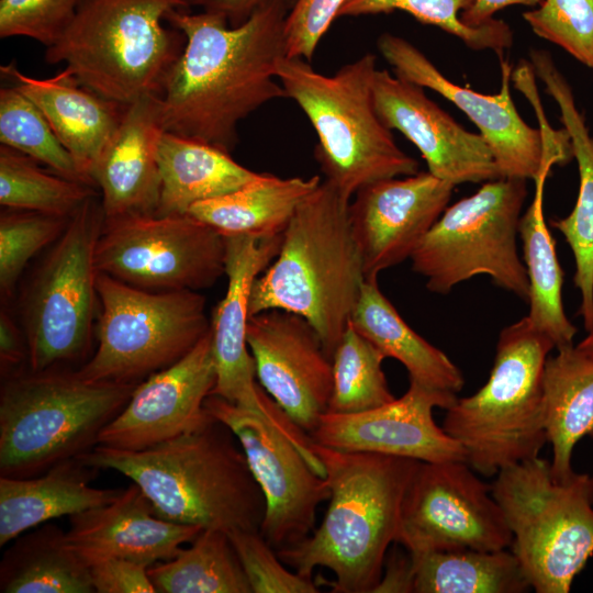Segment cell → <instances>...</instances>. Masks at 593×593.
I'll list each match as a JSON object with an SVG mask.
<instances>
[{
	"label": "cell",
	"mask_w": 593,
	"mask_h": 593,
	"mask_svg": "<svg viewBox=\"0 0 593 593\" xmlns=\"http://www.w3.org/2000/svg\"><path fill=\"white\" fill-rule=\"evenodd\" d=\"M289 12L273 4L238 26L217 13L168 12L166 21L186 42L160 96L164 130L231 154L239 122L267 102L287 98L276 69L287 56Z\"/></svg>",
	"instance_id": "obj_1"
},
{
	"label": "cell",
	"mask_w": 593,
	"mask_h": 593,
	"mask_svg": "<svg viewBox=\"0 0 593 593\" xmlns=\"http://www.w3.org/2000/svg\"><path fill=\"white\" fill-rule=\"evenodd\" d=\"M80 458L128 478L164 519L226 534L260 532L264 494L236 436L212 415L199 427L146 449L97 445Z\"/></svg>",
	"instance_id": "obj_2"
},
{
	"label": "cell",
	"mask_w": 593,
	"mask_h": 593,
	"mask_svg": "<svg viewBox=\"0 0 593 593\" xmlns=\"http://www.w3.org/2000/svg\"><path fill=\"white\" fill-rule=\"evenodd\" d=\"M313 449L331 490L326 513L307 538L277 553L309 578L317 567L331 570L334 593H372L396 542L403 499L421 461L316 443Z\"/></svg>",
	"instance_id": "obj_3"
},
{
	"label": "cell",
	"mask_w": 593,
	"mask_h": 593,
	"mask_svg": "<svg viewBox=\"0 0 593 593\" xmlns=\"http://www.w3.org/2000/svg\"><path fill=\"white\" fill-rule=\"evenodd\" d=\"M350 200L324 180L296 209L279 251L254 280L249 316L279 309L306 318L332 357L366 280Z\"/></svg>",
	"instance_id": "obj_4"
},
{
	"label": "cell",
	"mask_w": 593,
	"mask_h": 593,
	"mask_svg": "<svg viewBox=\"0 0 593 593\" xmlns=\"http://www.w3.org/2000/svg\"><path fill=\"white\" fill-rule=\"evenodd\" d=\"M377 57L367 53L334 75L317 72L307 60L282 57L276 77L314 127V157L325 180L351 199L361 188L418 172L378 115L372 94Z\"/></svg>",
	"instance_id": "obj_5"
},
{
	"label": "cell",
	"mask_w": 593,
	"mask_h": 593,
	"mask_svg": "<svg viewBox=\"0 0 593 593\" xmlns=\"http://www.w3.org/2000/svg\"><path fill=\"white\" fill-rule=\"evenodd\" d=\"M0 391V474L29 478L98 445L137 384L88 381L76 371L19 370Z\"/></svg>",
	"instance_id": "obj_6"
},
{
	"label": "cell",
	"mask_w": 593,
	"mask_h": 593,
	"mask_svg": "<svg viewBox=\"0 0 593 593\" xmlns=\"http://www.w3.org/2000/svg\"><path fill=\"white\" fill-rule=\"evenodd\" d=\"M187 8L186 0H83L45 60L65 64L81 85L121 104L161 96L186 42L163 21Z\"/></svg>",
	"instance_id": "obj_7"
},
{
	"label": "cell",
	"mask_w": 593,
	"mask_h": 593,
	"mask_svg": "<svg viewBox=\"0 0 593 593\" xmlns=\"http://www.w3.org/2000/svg\"><path fill=\"white\" fill-rule=\"evenodd\" d=\"M553 348L527 316L504 327L485 384L446 410L441 427L461 445L477 473L496 475L538 457L548 441L544 371Z\"/></svg>",
	"instance_id": "obj_8"
},
{
	"label": "cell",
	"mask_w": 593,
	"mask_h": 593,
	"mask_svg": "<svg viewBox=\"0 0 593 593\" xmlns=\"http://www.w3.org/2000/svg\"><path fill=\"white\" fill-rule=\"evenodd\" d=\"M491 491L513 536L512 552L537 593H568L593 556L590 475L553 477L539 456L501 470Z\"/></svg>",
	"instance_id": "obj_9"
},
{
	"label": "cell",
	"mask_w": 593,
	"mask_h": 593,
	"mask_svg": "<svg viewBox=\"0 0 593 593\" xmlns=\"http://www.w3.org/2000/svg\"><path fill=\"white\" fill-rule=\"evenodd\" d=\"M98 346L77 370L88 381L138 384L184 357L209 333L198 291H149L99 272Z\"/></svg>",
	"instance_id": "obj_10"
},
{
	"label": "cell",
	"mask_w": 593,
	"mask_h": 593,
	"mask_svg": "<svg viewBox=\"0 0 593 593\" xmlns=\"http://www.w3.org/2000/svg\"><path fill=\"white\" fill-rule=\"evenodd\" d=\"M526 195V180L497 178L447 206L412 254L413 271L435 293L447 294L460 282L488 275L528 301L527 271L516 247Z\"/></svg>",
	"instance_id": "obj_11"
},
{
	"label": "cell",
	"mask_w": 593,
	"mask_h": 593,
	"mask_svg": "<svg viewBox=\"0 0 593 593\" xmlns=\"http://www.w3.org/2000/svg\"><path fill=\"white\" fill-rule=\"evenodd\" d=\"M104 224L101 203L88 199L34 273L23 302L31 371L78 361L90 348L97 305L96 247Z\"/></svg>",
	"instance_id": "obj_12"
},
{
	"label": "cell",
	"mask_w": 593,
	"mask_h": 593,
	"mask_svg": "<svg viewBox=\"0 0 593 593\" xmlns=\"http://www.w3.org/2000/svg\"><path fill=\"white\" fill-rule=\"evenodd\" d=\"M99 272L149 291H199L225 275L224 236L190 214L104 220Z\"/></svg>",
	"instance_id": "obj_13"
},
{
	"label": "cell",
	"mask_w": 593,
	"mask_h": 593,
	"mask_svg": "<svg viewBox=\"0 0 593 593\" xmlns=\"http://www.w3.org/2000/svg\"><path fill=\"white\" fill-rule=\"evenodd\" d=\"M491 484L463 460L421 461L403 499L395 544L409 552L512 546Z\"/></svg>",
	"instance_id": "obj_14"
},
{
	"label": "cell",
	"mask_w": 593,
	"mask_h": 593,
	"mask_svg": "<svg viewBox=\"0 0 593 593\" xmlns=\"http://www.w3.org/2000/svg\"><path fill=\"white\" fill-rule=\"evenodd\" d=\"M206 412L231 428L265 499L260 534L277 551L294 546L315 529L318 506L331 490L296 446L262 417L210 394Z\"/></svg>",
	"instance_id": "obj_15"
},
{
	"label": "cell",
	"mask_w": 593,
	"mask_h": 593,
	"mask_svg": "<svg viewBox=\"0 0 593 593\" xmlns=\"http://www.w3.org/2000/svg\"><path fill=\"white\" fill-rule=\"evenodd\" d=\"M282 235L259 238L247 235L224 236L227 289L211 320L219 395L262 417L284 434L299 449L309 444V435L255 381V365L247 345L249 294L254 280L279 251Z\"/></svg>",
	"instance_id": "obj_16"
},
{
	"label": "cell",
	"mask_w": 593,
	"mask_h": 593,
	"mask_svg": "<svg viewBox=\"0 0 593 593\" xmlns=\"http://www.w3.org/2000/svg\"><path fill=\"white\" fill-rule=\"evenodd\" d=\"M377 46L396 76L437 92L470 119L490 146L501 178L536 179L544 158L542 133L528 125L514 105L508 60L500 56V91L483 94L449 80L423 52L401 36L383 33Z\"/></svg>",
	"instance_id": "obj_17"
},
{
	"label": "cell",
	"mask_w": 593,
	"mask_h": 593,
	"mask_svg": "<svg viewBox=\"0 0 593 593\" xmlns=\"http://www.w3.org/2000/svg\"><path fill=\"white\" fill-rule=\"evenodd\" d=\"M246 338L261 388L311 436L333 388L332 357L317 331L296 313L270 309L249 316Z\"/></svg>",
	"instance_id": "obj_18"
},
{
	"label": "cell",
	"mask_w": 593,
	"mask_h": 593,
	"mask_svg": "<svg viewBox=\"0 0 593 593\" xmlns=\"http://www.w3.org/2000/svg\"><path fill=\"white\" fill-rule=\"evenodd\" d=\"M458 396L410 381L399 399L353 414L324 413L311 433L314 443L340 451L372 452L423 462L466 461L461 445L439 427L433 410H447Z\"/></svg>",
	"instance_id": "obj_19"
},
{
	"label": "cell",
	"mask_w": 593,
	"mask_h": 593,
	"mask_svg": "<svg viewBox=\"0 0 593 593\" xmlns=\"http://www.w3.org/2000/svg\"><path fill=\"white\" fill-rule=\"evenodd\" d=\"M216 384L209 333L184 357L138 383L122 411L101 430L98 445L142 450L202 425Z\"/></svg>",
	"instance_id": "obj_20"
},
{
	"label": "cell",
	"mask_w": 593,
	"mask_h": 593,
	"mask_svg": "<svg viewBox=\"0 0 593 593\" xmlns=\"http://www.w3.org/2000/svg\"><path fill=\"white\" fill-rule=\"evenodd\" d=\"M455 187L418 171L370 183L355 194L348 213L366 279H377L411 258L447 208Z\"/></svg>",
	"instance_id": "obj_21"
},
{
	"label": "cell",
	"mask_w": 593,
	"mask_h": 593,
	"mask_svg": "<svg viewBox=\"0 0 593 593\" xmlns=\"http://www.w3.org/2000/svg\"><path fill=\"white\" fill-rule=\"evenodd\" d=\"M372 94L384 125L402 133L419 150L435 177L455 186L501 178L485 139L465 130L423 87L377 69Z\"/></svg>",
	"instance_id": "obj_22"
},
{
	"label": "cell",
	"mask_w": 593,
	"mask_h": 593,
	"mask_svg": "<svg viewBox=\"0 0 593 593\" xmlns=\"http://www.w3.org/2000/svg\"><path fill=\"white\" fill-rule=\"evenodd\" d=\"M69 546L89 566L122 558L150 567L174 558L203 528L159 517L134 482L118 499L69 516Z\"/></svg>",
	"instance_id": "obj_23"
},
{
	"label": "cell",
	"mask_w": 593,
	"mask_h": 593,
	"mask_svg": "<svg viewBox=\"0 0 593 593\" xmlns=\"http://www.w3.org/2000/svg\"><path fill=\"white\" fill-rule=\"evenodd\" d=\"M165 132L160 96L126 105L121 123L91 174L104 220L156 214L161 188L157 146Z\"/></svg>",
	"instance_id": "obj_24"
},
{
	"label": "cell",
	"mask_w": 593,
	"mask_h": 593,
	"mask_svg": "<svg viewBox=\"0 0 593 593\" xmlns=\"http://www.w3.org/2000/svg\"><path fill=\"white\" fill-rule=\"evenodd\" d=\"M0 70L41 109L80 174L94 186L91 174L126 105L93 92L66 68L45 79L24 75L13 63L2 65Z\"/></svg>",
	"instance_id": "obj_25"
},
{
	"label": "cell",
	"mask_w": 593,
	"mask_h": 593,
	"mask_svg": "<svg viewBox=\"0 0 593 593\" xmlns=\"http://www.w3.org/2000/svg\"><path fill=\"white\" fill-rule=\"evenodd\" d=\"M530 66L555 100L560 111V121L567 130L579 168L580 187L572 212L556 219L551 225L566 238L575 259L574 284L581 293L579 313L584 327L593 326V137L578 109L572 89L557 68L551 55L544 49H532Z\"/></svg>",
	"instance_id": "obj_26"
},
{
	"label": "cell",
	"mask_w": 593,
	"mask_h": 593,
	"mask_svg": "<svg viewBox=\"0 0 593 593\" xmlns=\"http://www.w3.org/2000/svg\"><path fill=\"white\" fill-rule=\"evenodd\" d=\"M98 471L76 457L35 477L0 475V547L52 519L71 516L118 499L124 489L90 485Z\"/></svg>",
	"instance_id": "obj_27"
},
{
	"label": "cell",
	"mask_w": 593,
	"mask_h": 593,
	"mask_svg": "<svg viewBox=\"0 0 593 593\" xmlns=\"http://www.w3.org/2000/svg\"><path fill=\"white\" fill-rule=\"evenodd\" d=\"M349 323L385 358L400 361L410 381L454 396L463 388L459 368L407 325L381 292L377 279L363 281Z\"/></svg>",
	"instance_id": "obj_28"
},
{
	"label": "cell",
	"mask_w": 593,
	"mask_h": 593,
	"mask_svg": "<svg viewBox=\"0 0 593 593\" xmlns=\"http://www.w3.org/2000/svg\"><path fill=\"white\" fill-rule=\"evenodd\" d=\"M157 161L161 188L156 215L187 214L193 204L233 192L260 174L230 153L167 131L158 142Z\"/></svg>",
	"instance_id": "obj_29"
},
{
	"label": "cell",
	"mask_w": 593,
	"mask_h": 593,
	"mask_svg": "<svg viewBox=\"0 0 593 593\" xmlns=\"http://www.w3.org/2000/svg\"><path fill=\"white\" fill-rule=\"evenodd\" d=\"M321 182L320 176L280 178L260 172L233 192L193 204L188 214L223 236L276 237Z\"/></svg>",
	"instance_id": "obj_30"
},
{
	"label": "cell",
	"mask_w": 593,
	"mask_h": 593,
	"mask_svg": "<svg viewBox=\"0 0 593 593\" xmlns=\"http://www.w3.org/2000/svg\"><path fill=\"white\" fill-rule=\"evenodd\" d=\"M544 414L552 447L551 471L556 479L566 480L574 472L575 444L584 436L593 438V359L573 345L546 360Z\"/></svg>",
	"instance_id": "obj_31"
},
{
	"label": "cell",
	"mask_w": 593,
	"mask_h": 593,
	"mask_svg": "<svg viewBox=\"0 0 593 593\" xmlns=\"http://www.w3.org/2000/svg\"><path fill=\"white\" fill-rule=\"evenodd\" d=\"M552 166L555 165L551 161H542L539 175L535 179V195L521 216L518 234L523 243L524 265L529 282L527 317L558 350L573 345L577 328L563 309V271L544 214L545 183Z\"/></svg>",
	"instance_id": "obj_32"
},
{
	"label": "cell",
	"mask_w": 593,
	"mask_h": 593,
	"mask_svg": "<svg viewBox=\"0 0 593 593\" xmlns=\"http://www.w3.org/2000/svg\"><path fill=\"white\" fill-rule=\"evenodd\" d=\"M1 593H94L88 564L66 532L44 523L21 534L0 561Z\"/></svg>",
	"instance_id": "obj_33"
},
{
	"label": "cell",
	"mask_w": 593,
	"mask_h": 593,
	"mask_svg": "<svg viewBox=\"0 0 593 593\" xmlns=\"http://www.w3.org/2000/svg\"><path fill=\"white\" fill-rule=\"evenodd\" d=\"M409 553L413 593H523L532 589L512 550Z\"/></svg>",
	"instance_id": "obj_34"
},
{
	"label": "cell",
	"mask_w": 593,
	"mask_h": 593,
	"mask_svg": "<svg viewBox=\"0 0 593 593\" xmlns=\"http://www.w3.org/2000/svg\"><path fill=\"white\" fill-rule=\"evenodd\" d=\"M187 549L148 567L159 593H253L228 535L203 529Z\"/></svg>",
	"instance_id": "obj_35"
},
{
	"label": "cell",
	"mask_w": 593,
	"mask_h": 593,
	"mask_svg": "<svg viewBox=\"0 0 593 593\" xmlns=\"http://www.w3.org/2000/svg\"><path fill=\"white\" fill-rule=\"evenodd\" d=\"M27 155L0 145V203L7 209L69 219L88 199L92 186L51 174Z\"/></svg>",
	"instance_id": "obj_36"
},
{
	"label": "cell",
	"mask_w": 593,
	"mask_h": 593,
	"mask_svg": "<svg viewBox=\"0 0 593 593\" xmlns=\"http://www.w3.org/2000/svg\"><path fill=\"white\" fill-rule=\"evenodd\" d=\"M385 356L348 323L333 356V388L327 412L353 414L395 398L382 369Z\"/></svg>",
	"instance_id": "obj_37"
},
{
	"label": "cell",
	"mask_w": 593,
	"mask_h": 593,
	"mask_svg": "<svg viewBox=\"0 0 593 593\" xmlns=\"http://www.w3.org/2000/svg\"><path fill=\"white\" fill-rule=\"evenodd\" d=\"M474 0H346L338 18L360 16L402 11L417 21L439 27L474 51L491 49L499 57L513 44L510 25L494 19L481 26L463 23L461 14Z\"/></svg>",
	"instance_id": "obj_38"
},
{
	"label": "cell",
	"mask_w": 593,
	"mask_h": 593,
	"mask_svg": "<svg viewBox=\"0 0 593 593\" xmlns=\"http://www.w3.org/2000/svg\"><path fill=\"white\" fill-rule=\"evenodd\" d=\"M0 142L65 178L91 186L41 109L15 86L0 89Z\"/></svg>",
	"instance_id": "obj_39"
},
{
	"label": "cell",
	"mask_w": 593,
	"mask_h": 593,
	"mask_svg": "<svg viewBox=\"0 0 593 593\" xmlns=\"http://www.w3.org/2000/svg\"><path fill=\"white\" fill-rule=\"evenodd\" d=\"M67 217L34 211L5 209L0 215V288L10 295L29 260L56 242Z\"/></svg>",
	"instance_id": "obj_40"
},
{
	"label": "cell",
	"mask_w": 593,
	"mask_h": 593,
	"mask_svg": "<svg viewBox=\"0 0 593 593\" xmlns=\"http://www.w3.org/2000/svg\"><path fill=\"white\" fill-rule=\"evenodd\" d=\"M523 18L537 36L593 69V0H542Z\"/></svg>",
	"instance_id": "obj_41"
},
{
	"label": "cell",
	"mask_w": 593,
	"mask_h": 593,
	"mask_svg": "<svg viewBox=\"0 0 593 593\" xmlns=\"http://www.w3.org/2000/svg\"><path fill=\"white\" fill-rule=\"evenodd\" d=\"M253 593H317L313 578L287 569L260 532L227 534Z\"/></svg>",
	"instance_id": "obj_42"
},
{
	"label": "cell",
	"mask_w": 593,
	"mask_h": 593,
	"mask_svg": "<svg viewBox=\"0 0 593 593\" xmlns=\"http://www.w3.org/2000/svg\"><path fill=\"white\" fill-rule=\"evenodd\" d=\"M83 0H0V37L24 36L53 46Z\"/></svg>",
	"instance_id": "obj_43"
},
{
	"label": "cell",
	"mask_w": 593,
	"mask_h": 593,
	"mask_svg": "<svg viewBox=\"0 0 593 593\" xmlns=\"http://www.w3.org/2000/svg\"><path fill=\"white\" fill-rule=\"evenodd\" d=\"M345 1L296 0L284 23L287 56L310 61Z\"/></svg>",
	"instance_id": "obj_44"
},
{
	"label": "cell",
	"mask_w": 593,
	"mask_h": 593,
	"mask_svg": "<svg viewBox=\"0 0 593 593\" xmlns=\"http://www.w3.org/2000/svg\"><path fill=\"white\" fill-rule=\"evenodd\" d=\"M88 567L96 593H156L147 572L148 567L143 563L107 558Z\"/></svg>",
	"instance_id": "obj_45"
},
{
	"label": "cell",
	"mask_w": 593,
	"mask_h": 593,
	"mask_svg": "<svg viewBox=\"0 0 593 593\" xmlns=\"http://www.w3.org/2000/svg\"><path fill=\"white\" fill-rule=\"evenodd\" d=\"M296 0H186L187 7L223 15L231 26H238L256 12L273 5L284 4L290 10Z\"/></svg>",
	"instance_id": "obj_46"
},
{
	"label": "cell",
	"mask_w": 593,
	"mask_h": 593,
	"mask_svg": "<svg viewBox=\"0 0 593 593\" xmlns=\"http://www.w3.org/2000/svg\"><path fill=\"white\" fill-rule=\"evenodd\" d=\"M27 345L23 335L7 311L0 314V365L2 377L21 370L27 360Z\"/></svg>",
	"instance_id": "obj_47"
},
{
	"label": "cell",
	"mask_w": 593,
	"mask_h": 593,
	"mask_svg": "<svg viewBox=\"0 0 593 593\" xmlns=\"http://www.w3.org/2000/svg\"><path fill=\"white\" fill-rule=\"evenodd\" d=\"M413 592V570L410 553L398 549L387 553L383 572L372 593Z\"/></svg>",
	"instance_id": "obj_48"
},
{
	"label": "cell",
	"mask_w": 593,
	"mask_h": 593,
	"mask_svg": "<svg viewBox=\"0 0 593 593\" xmlns=\"http://www.w3.org/2000/svg\"><path fill=\"white\" fill-rule=\"evenodd\" d=\"M542 0H474V3L461 14L463 23L470 26H481L493 21L494 14L510 5L535 7Z\"/></svg>",
	"instance_id": "obj_49"
},
{
	"label": "cell",
	"mask_w": 593,
	"mask_h": 593,
	"mask_svg": "<svg viewBox=\"0 0 593 593\" xmlns=\"http://www.w3.org/2000/svg\"><path fill=\"white\" fill-rule=\"evenodd\" d=\"M580 351L593 359V326L588 331V336L583 338L577 346Z\"/></svg>",
	"instance_id": "obj_50"
},
{
	"label": "cell",
	"mask_w": 593,
	"mask_h": 593,
	"mask_svg": "<svg viewBox=\"0 0 593 593\" xmlns=\"http://www.w3.org/2000/svg\"><path fill=\"white\" fill-rule=\"evenodd\" d=\"M590 485H591V496H592V502H593V473L592 475H590Z\"/></svg>",
	"instance_id": "obj_51"
}]
</instances>
